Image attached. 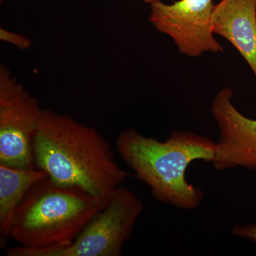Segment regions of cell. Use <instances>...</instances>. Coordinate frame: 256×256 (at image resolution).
Masks as SVG:
<instances>
[{
	"label": "cell",
	"instance_id": "1",
	"mask_svg": "<svg viewBox=\"0 0 256 256\" xmlns=\"http://www.w3.org/2000/svg\"><path fill=\"white\" fill-rule=\"evenodd\" d=\"M33 150L37 169L46 172L55 183L88 192L102 210L130 176L95 128L48 109L44 112Z\"/></svg>",
	"mask_w": 256,
	"mask_h": 256
},
{
	"label": "cell",
	"instance_id": "2",
	"mask_svg": "<svg viewBox=\"0 0 256 256\" xmlns=\"http://www.w3.org/2000/svg\"><path fill=\"white\" fill-rule=\"evenodd\" d=\"M116 146L124 163L158 202L183 210L201 204L203 192L188 182L186 172L194 161H214L216 142L210 138L176 130L161 142L128 128L116 138Z\"/></svg>",
	"mask_w": 256,
	"mask_h": 256
},
{
	"label": "cell",
	"instance_id": "3",
	"mask_svg": "<svg viewBox=\"0 0 256 256\" xmlns=\"http://www.w3.org/2000/svg\"><path fill=\"white\" fill-rule=\"evenodd\" d=\"M101 210L100 202L88 192L47 176L30 188L16 208L11 238L32 250L67 247Z\"/></svg>",
	"mask_w": 256,
	"mask_h": 256
},
{
	"label": "cell",
	"instance_id": "4",
	"mask_svg": "<svg viewBox=\"0 0 256 256\" xmlns=\"http://www.w3.org/2000/svg\"><path fill=\"white\" fill-rule=\"evenodd\" d=\"M144 204L127 188L119 186L105 208L89 220L67 247L32 250L22 246L8 248L6 256H120L124 242L132 235Z\"/></svg>",
	"mask_w": 256,
	"mask_h": 256
},
{
	"label": "cell",
	"instance_id": "5",
	"mask_svg": "<svg viewBox=\"0 0 256 256\" xmlns=\"http://www.w3.org/2000/svg\"><path fill=\"white\" fill-rule=\"evenodd\" d=\"M44 112L36 98L0 66V164L36 168L34 140Z\"/></svg>",
	"mask_w": 256,
	"mask_h": 256
},
{
	"label": "cell",
	"instance_id": "6",
	"mask_svg": "<svg viewBox=\"0 0 256 256\" xmlns=\"http://www.w3.org/2000/svg\"><path fill=\"white\" fill-rule=\"evenodd\" d=\"M213 0H178L150 4L149 20L158 31L174 42L180 54L198 57L206 53H224L212 28Z\"/></svg>",
	"mask_w": 256,
	"mask_h": 256
},
{
	"label": "cell",
	"instance_id": "7",
	"mask_svg": "<svg viewBox=\"0 0 256 256\" xmlns=\"http://www.w3.org/2000/svg\"><path fill=\"white\" fill-rule=\"evenodd\" d=\"M233 98V90L225 86L216 94L210 105L220 132L212 164L218 171L236 168L256 171V119L242 114Z\"/></svg>",
	"mask_w": 256,
	"mask_h": 256
},
{
	"label": "cell",
	"instance_id": "8",
	"mask_svg": "<svg viewBox=\"0 0 256 256\" xmlns=\"http://www.w3.org/2000/svg\"><path fill=\"white\" fill-rule=\"evenodd\" d=\"M212 28L238 50L256 78V0H222L214 8Z\"/></svg>",
	"mask_w": 256,
	"mask_h": 256
},
{
	"label": "cell",
	"instance_id": "9",
	"mask_svg": "<svg viewBox=\"0 0 256 256\" xmlns=\"http://www.w3.org/2000/svg\"><path fill=\"white\" fill-rule=\"evenodd\" d=\"M48 176L37 169H18L0 164V247L11 238L12 224L16 208L30 188Z\"/></svg>",
	"mask_w": 256,
	"mask_h": 256
},
{
	"label": "cell",
	"instance_id": "10",
	"mask_svg": "<svg viewBox=\"0 0 256 256\" xmlns=\"http://www.w3.org/2000/svg\"><path fill=\"white\" fill-rule=\"evenodd\" d=\"M0 40L8 42L20 50H28L31 46L32 42L28 37L8 31L4 28H0Z\"/></svg>",
	"mask_w": 256,
	"mask_h": 256
},
{
	"label": "cell",
	"instance_id": "11",
	"mask_svg": "<svg viewBox=\"0 0 256 256\" xmlns=\"http://www.w3.org/2000/svg\"><path fill=\"white\" fill-rule=\"evenodd\" d=\"M232 234L234 236L247 239L256 244V223L235 226L232 228Z\"/></svg>",
	"mask_w": 256,
	"mask_h": 256
},
{
	"label": "cell",
	"instance_id": "12",
	"mask_svg": "<svg viewBox=\"0 0 256 256\" xmlns=\"http://www.w3.org/2000/svg\"><path fill=\"white\" fill-rule=\"evenodd\" d=\"M143 2L146 3H149V4H151L153 2L156 1V0H142Z\"/></svg>",
	"mask_w": 256,
	"mask_h": 256
},
{
	"label": "cell",
	"instance_id": "13",
	"mask_svg": "<svg viewBox=\"0 0 256 256\" xmlns=\"http://www.w3.org/2000/svg\"><path fill=\"white\" fill-rule=\"evenodd\" d=\"M0 1H1V2H2V0H0Z\"/></svg>",
	"mask_w": 256,
	"mask_h": 256
}]
</instances>
